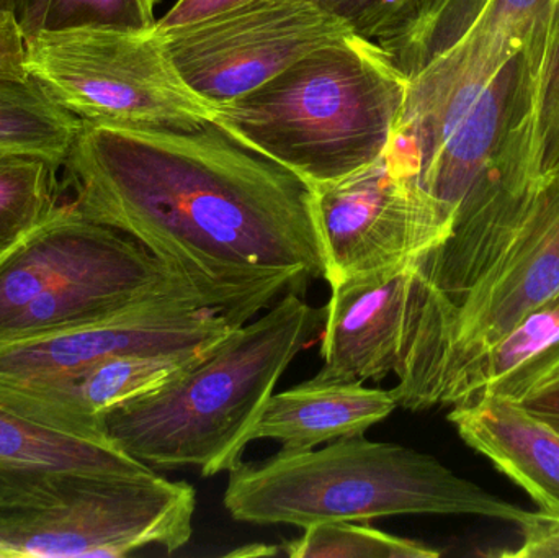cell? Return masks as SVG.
<instances>
[{"label":"cell","mask_w":559,"mask_h":558,"mask_svg":"<svg viewBox=\"0 0 559 558\" xmlns=\"http://www.w3.org/2000/svg\"><path fill=\"white\" fill-rule=\"evenodd\" d=\"M154 26L41 29L26 39V72L81 123L167 131L213 124L215 105L183 81Z\"/></svg>","instance_id":"obj_6"},{"label":"cell","mask_w":559,"mask_h":558,"mask_svg":"<svg viewBox=\"0 0 559 558\" xmlns=\"http://www.w3.org/2000/svg\"><path fill=\"white\" fill-rule=\"evenodd\" d=\"M521 405L535 418L559 432V376L522 400Z\"/></svg>","instance_id":"obj_29"},{"label":"cell","mask_w":559,"mask_h":558,"mask_svg":"<svg viewBox=\"0 0 559 558\" xmlns=\"http://www.w3.org/2000/svg\"><path fill=\"white\" fill-rule=\"evenodd\" d=\"M248 0H177L176 5L157 20V32H173L180 26L192 25L209 16L235 9Z\"/></svg>","instance_id":"obj_27"},{"label":"cell","mask_w":559,"mask_h":558,"mask_svg":"<svg viewBox=\"0 0 559 558\" xmlns=\"http://www.w3.org/2000/svg\"><path fill=\"white\" fill-rule=\"evenodd\" d=\"M159 0H49L41 29H130L141 32L156 25L154 10Z\"/></svg>","instance_id":"obj_23"},{"label":"cell","mask_w":559,"mask_h":558,"mask_svg":"<svg viewBox=\"0 0 559 558\" xmlns=\"http://www.w3.org/2000/svg\"><path fill=\"white\" fill-rule=\"evenodd\" d=\"M350 25L357 35L384 46L427 0H312Z\"/></svg>","instance_id":"obj_24"},{"label":"cell","mask_w":559,"mask_h":558,"mask_svg":"<svg viewBox=\"0 0 559 558\" xmlns=\"http://www.w3.org/2000/svg\"><path fill=\"white\" fill-rule=\"evenodd\" d=\"M519 549L499 554L506 558H559V520L547 514H534L531 523L521 527Z\"/></svg>","instance_id":"obj_25"},{"label":"cell","mask_w":559,"mask_h":558,"mask_svg":"<svg viewBox=\"0 0 559 558\" xmlns=\"http://www.w3.org/2000/svg\"><path fill=\"white\" fill-rule=\"evenodd\" d=\"M558 376L559 292L473 360L447 393L443 406L452 408L481 396L521 403Z\"/></svg>","instance_id":"obj_18"},{"label":"cell","mask_w":559,"mask_h":558,"mask_svg":"<svg viewBox=\"0 0 559 558\" xmlns=\"http://www.w3.org/2000/svg\"><path fill=\"white\" fill-rule=\"evenodd\" d=\"M406 92L407 75L390 52L352 33L255 91L216 105L213 124L314 189L364 169L386 151Z\"/></svg>","instance_id":"obj_4"},{"label":"cell","mask_w":559,"mask_h":558,"mask_svg":"<svg viewBox=\"0 0 559 558\" xmlns=\"http://www.w3.org/2000/svg\"><path fill=\"white\" fill-rule=\"evenodd\" d=\"M0 32H22L15 19V0H0Z\"/></svg>","instance_id":"obj_31"},{"label":"cell","mask_w":559,"mask_h":558,"mask_svg":"<svg viewBox=\"0 0 559 558\" xmlns=\"http://www.w3.org/2000/svg\"><path fill=\"white\" fill-rule=\"evenodd\" d=\"M397 408L393 393L365 383L314 377L269 399L251 442L277 441L286 451H309L364 436Z\"/></svg>","instance_id":"obj_17"},{"label":"cell","mask_w":559,"mask_h":558,"mask_svg":"<svg viewBox=\"0 0 559 558\" xmlns=\"http://www.w3.org/2000/svg\"><path fill=\"white\" fill-rule=\"evenodd\" d=\"M559 292V164L544 170L511 242L459 307L396 369L397 406L426 412L445 403L460 373L532 310Z\"/></svg>","instance_id":"obj_7"},{"label":"cell","mask_w":559,"mask_h":558,"mask_svg":"<svg viewBox=\"0 0 559 558\" xmlns=\"http://www.w3.org/2000/svg\"><path fill=\"white\" fill-rule=\"evenodd\" d=\"M140 242L61 203L41 225L0 252V331L62 282L140 251Z\"/></svg>","instance_id":"obj_14"},{"label":"cell","mask_w":559,"mask_h":558,"mask_svg":"<svg viewBox=\"0 0 559 558\" xmlns=\"http://www.w3.org/2000/svg\"><path fill=\"white\" fill-rule=\"evenodd\" d=\"M81 121L29 79H0V153H28L64 166Z\"/></svg>","instance_id":"obj_20"},{"label":"cell","mask_w":559,"mask_h":558,"mask_svg":"<svg viewBox=\"0 0 559 558\" xmlns=\"http://www.w3.org/2000/svg\"><path fill=\"white\" fill-rule=\"evenodd\" d=\"M154 474L111 442L64 435L0 405V508L51 497L81 475Z\"/></svg>","instance_id":"obj_15"},{"label":"cell","mask_w":559,"mask_h":558,"mask_svg":"<svg viewBox=\"0 0 559 558\" xmlns=\"http://www.w3.org/2000/svg\"><path fill=\"white\" fill-rule=\"evenodd\" d=\"M48 2L49 0H15V19L25 36V41L41 32Z\"/></svg>","instance_id":"obj_30"},{"label":"cell","mask_w":559,"mask_h":558,"mask_svg":"<svg viewBox=\"0 0 559 558\" xmlns=\"http://www.w3.org/2000/svg\"><path fill=\"white\" fill-rule=\"evenodd\" d=\"M292 558H437L439 550L404 537L391 536L357 521H334L306 527L283 544Z\"/></svg>","instance_id":"obj_22"},{"label":"cell","mask_w":559,"mask_h":558,"mask_svg":"<svg viewBox=\"0 0 559 558\" xmlns=\"http://www.w3.org/2000/svg\"><path fill=\"white\" fill-rule=\"evenodd\" d=\"M559 15V0H427L383 46L391 56L426 51L483 29H531Z\"/></svg>","instance_id":"obj_19"},{"label":"cell","mask_w":559,"mask_h":558,"mask_svg":"<svg viewBox=\"0 0 559 558\" xmlns=\"http://www.w3.org/2000/svg\"><path fill=\"white\" fill-rule=\"evenodd\" d=\"M225 508L239 523L301 530L404 514H468L522 527L535 514L459 477L432 455L364 436L239 462L229 472Z\"/></svg>","instance_id":"obj_5"},{"label":"cell","mask_w":559,"mask_h":558,"mask_svg":"<svg viewBox=\"0 0 559 558\" xmlns=\"http://www.w3.org/2000/svg\"><path fill=\"white\" fill-rule=\"evenodd\" d=\"M460 438L540 507L559 520V432L521 403L473 399L452 406L449 415Z\"/></svg>","instance_id":"obj_16"},{"label":"cell","mask_w":559,"mask_h":558,"mask_svg":"<svg viewBox=\"0 0 559 558\" xmlns=\"http://www.w3.org/2000/svg\"><path fill=\"white\" fill-rule=\"evenodd\" d=\"M411 268L331 287L324 308L322 380L380 382L400 363Z\"/></svg>","instance_id":"obj_13"},{"label":"cell","mask_w":559,"mask_h":558,"mask_svg":"<svg viewBox=\"0 0 559 558\" xmlns=\"http://www.w3.org/2000/svg\"><path fill=\"white\" fill-rule=\"evenodd\" d=\"M22 32H0V79H29Z\"/></svg>","instance_id":"obj_28"},{"label":"cell","mask_w":559,"mask_h":558,"mask_svg":"<svg viewBox=\"0 0 559 558\" xmlns=\"http://www.w3.org/2000/svg\"><path fill=\"white\" fill-rule=\"evenodd\" d=\"M312 192L329 287L413 268L450 235L394 138L377 161Z\"/></svg>","instance_id":"obj_9"},{"label":"cell","mask_w":559,"mask_h":558,"mask_svg":"<svg viewBox=\"0 0 559 558\" xmlns=\"http://www.w3.org/2000/svg\"><path fill=\"white\" fill-rule=\"evenodd\" d=\"M203 353L124 354L71 376L0 382V405L64 435L110 442L104 428L108 413L166 385Z\"/></svg>","instance_id":"obj_12"},{"label":"cell","mask_w":559,"mask_h":558,"mask_svg":"<svg viewBox=\"0 0 559 558\" xmlns=\"http://www.w3.org/2000/svg\"><path fill=\"white\" fill-rule=\"evenodd\" d=\"M321 314L296 292L235 328L176 379L108 413V441L153 468L231 472L289 364Z\"/></svg>","instance_id":"obj_3"},{"label":"cell","mask_w":559,"mask_h":558,"mask_svg":"<svg viewBox=\"0 0 559 558\" xmlns=\"http://www.w3.org/2000/svg\"><path fill=\"white\" fill-rule=\"evenodd\" d=\"M542 169L559 164V49L548 79L540 114Z\"/></svg>","instance_id":"obj_26"},{"label":"cell","mask_w":559,"mask_h":558,"mask_svg":"<svg viewBox=\"0 0 559 558\" xmlns=\"http://www.w3.org/2000/svg\"><path fill=\"white\" fill-rule=\"evenodd\" d=\"M558 49L559 15L391 56L407 75L394 140L450 231L496 190L544 173L540 114Z\"/></svg>","instance_id":"obj_2"},{"label":"cell","mask_w":559,"mask_h":558,"mask_svg":"<svg viewBox=\"0 0 559 558\" xmlns=\"http://www.w3.org/2000/svg\"><path fill=\"white\" fill-rule=\"evenodd\" d=\"M159 33L183 81L216 107L255 91L309 52L355 32L312 0H248Z\"/></svg>","instance_id":"obj_10"},{"label":"cell","mask_w":559,"mask_h":558,"mask_svg":"<svg viewBox=\"0 0 559 558\" xmlns=\"http://www.w3.org/2000/svg\"><path fill=\"white\" fill-rule=\"evenodd\" d=\"M195 488L150 477L81 475L59 494L0 508V557H127L182 549L193 533Z\"/></svg>","instance_id":"obj_8"},{"label":"cell","mask_w":559,"mask_h":558,"mask_svg":"<svg viewBox=\"0 0 559 558\" xmlns=\"http://www.w3.org/2000/svg\"><path fill=\"white\" fill-rule=\"evenodd\" d=\"M239 324L195 295H159L58 333L0 346V382L71 376L124 354L203 353Z\"/></svg>","instance_id":"obj_11"},{"label":"cell","mask_w":559,"mask_h":558,"mask_svg":"<svg viewBox=\"0 0 559 558\" xmlns=\"http://www.w3.org/2000/svg\"><path fill=\"white\" fill-rule=\"evenodd\" d=\"M62 167L82 215L140 242L239 327L325 277L311 187L215 124L81 123Z\"/></svg>","instance_id":"obj_1"},{"label":"cell","mask_w":559,"mask_h":558,"mask_svg":"<svg viewBox=\"0 0 559 558\" xmlns=\"http://www.w3.org/2000/svg\"><path fill=\"white\" fill-rule=\"evenodd\" d=\"M61 167L39 154L0 153V252L25 238L61 205Z\"/></svg>","instance_id":"obj_21"}]
</instances>
